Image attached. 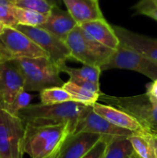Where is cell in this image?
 <instances>
[{
	"mask_svg": "<svg viewBox=\"0 0 157 158\" xmlns=\"http://www.w3.org/2000/svg\"><path fill=\"white\" fill-rule=\"evenodd\" d=\"M71 134L73 130L68 123L51 126L25 124L24 153L30 158H52L60 152Z\"/></svg>",
	"mask_w": 157,
	"mask_h": 158,
	"instance_id": "6da1fadb",
	"label": "cell"
},
{
	"mask_svg": "<svg viewBox=\"0 0 157 158\" xmlns=\"http://www.w3.org/2000/svg\"><path fill=\"white\" fill-rule=\"evenodd\" d=\"M89 106L71 101L57 105H29L19 112L24 124L32 126H51L68 123L73 133L79 119Z\"/></svg>",
	"mask_w": 157,
	"mask_h": 158,
	"instance_id": "7a4b0ae2",
	"label": "cell"
},
{
	"mask_svg": "<svg viewBox=\"0 0 157 158\" xmlns=\"http://www.w3.org/2000/svg\"><path fill=\"white\" fill-rule=\"evenodd\" d=\"M20 72L24 79L25 92H39L62 87L64 81L60 78L59 68L49 57L20 58L9 61Z\"/></svg>",
	"mask_w": 157,
	"mask_h": 158,
	"instance_id": "3957f363",
	"label": "cell"
},
{
	"mask_svg": "<svg viewBox=\"0 0 157 158\" xmlns=\"http://www.w3.org/2000/svg\"><path fill=\"white\" fill-rule=\"evenodd\" d=\"M99 99L106 105L130 114L140 121L151 136L157 137V104L152 103L145 94L133 96H114L101 93Z\"/></svg>",
	"mask_w": 157,
	"mask_h": 158,
	"instance_id": "277c9868",
	"label": "cell"
},
{
	"mask_svg": "<svg viewBox=\"0 0 157 158\" xmlns=\"http://www.w3.org/2000/svg\"><path fill=\"white\" fill-rule=\"evenodd\" d=\"M36 57L49 56L23 32L15 28L6 27L0 34V61Z\"/></svg>",
	"mask_w": 157,
	"mask_h": 158,
	"instance_id": "5b68a950",
	"label": "cell"
},
{
	"mask_svg": "<svg viewBox=\"0 0 157 158\" xmlns=\"http://www.w3.org/2000/svg\"><path fill=\"white\" fill-rule=\"evenodd\" d=\"M24 137L23 120L0 109V158H23Z\"/></svg>",
	"mask_w": 157,
	"mask_h": 158,
	"instance_id": "8992f818",
	"label": "cell"
},
{
	"mask_svg": "<svg viewBox=\"0 0 157 158\" xmlns=\"http://www.w3.org/2000/svg\"><path fill=\"white\" fill-rule=\"evenodd\" d=\"M25 92L24 79L9 61H0V109L19 116L17 102Z\"/></svg>",
	"mask_w": 157,
	"mask_h": 158,
	"instance_id": "52a82bcc",
	"label": "cell"
},
{
	"mask_svg": "<svg viewBox=\"0 0 157 158\" xmlns=\"http://www.w3.org/2000/svg\"><path fill=\"white\" fill-rule=\"evenodd\" d=\"M114 69L136 71L148 77L153 81L157 80V61L122 44L119 45L101 69L103 71Z\"/></svg>",
	"mask_w": 157,
	"mask_h": 158,
	"instance_id": "ba28073f",
	"label": "cell"
},
{
	"mask_svg": "<svg viewBox=\"0 0 157 158\" xmlns=\"http://www.w3.org/2000/svg\"><path fill=\"white\" fill-rule=\"evenodd\" d=\"M30 37L38 46L47 53L50 59L59 68L60 71L67 66L66 62L71 59L70 50L64 40L41 27L17 25L15 28Z\"/></svg>",
	"mask_w": 157,
	"mask_h": 158,
	"instance_id": "9c48e42d",
	"label": "cell"
},
{
	"mask_svg": "<svg viewBox=\"0 0 157 158\" xmlns=\"http://www.w3.org/2000/svg\"><path fill=\"white\" fill-rule=\"evenodd\" d=\"M80 132H92L100 134L102 136L123 138H130L134 134V132L119 128L112 124L100 115L96 114L93 109V106H89L85 112L82 114L78 121L73 134H77Z\"/></svg>",
	"mask_w": 157,
	"mask_h": 158,
	"instance_id": "30bf717a",
	"label": "cell"
},
{
	"mask_svg": "<svg viewBox=\"0 0 157 158\" xmlns=\"http://www.w3.org/2000/svg\"><path fill=\"white\" fill-rule=\"evenodd\" d=\"M112 26L120 44L157 61V39L139 34L120 26Z\"/></svg>",
	"mask_w": 157,
	"mask_h": 158,
	"instance_id": "8fae6325",
	"label": "cell"
},
{
	"mask_svg": "<svg viewBox=\"0 0 157 158\" xmlns=\"http://www.w3.org/2000/svg\"><path fill=\"white\" fill-rule=\"evenodd\" d=\"M93 109L96 114L100 115L101 117L119 128L129 130L134 133L142 135H150L136 118L122 109L100 103H95L93 106Z\"/></svg>",
	"mask_w": 157,
	"mask_h": 158,
	"instance_id": "7c38bea8",
	"label": "cell"
},
{
	"mask_svg": "<svg viewBox=\"0 0 157 158\" xmlns=\"http://www.w3.org/2000/svg\"><path fill=\"white\" fill-rule=\"evenodd\" d=\"M102 137L100 134L92 132L71 134L63 144L59 158H82Z\"/></svg>",
	"mask_w": 157,
	"mask_h": 158,
	"instance_id": "4fadbf2b",
	"label": "cell"
},
{
	"mask_svg": "<svg viewBox=\"0 0 157 158\" xmlns=\"http://www.w3.org/2000/svg\"><path fill=\"white\" fill-rule=\"evenodd\" d=\"M65 43L70 50L71 59H75L83 65L101 68L98 60L90 50L84 35V31L80 25H77L68 34Z\"/></svg>",
	"mask_w": 157,
	"mask_h": 158,
	"instance_id": "5bb4252c",
	"label": "cell"
},
{
	"mask_svg": "<svg viewBox=\"0 0 157 158\" xmlns=\"http://www.w3.org/2000/svg\"><path fill=\"white\" fill-rule=\"evenodd\" d=\"M62 2L78 25L105 19L99 0H62Z\"/></svg>",
	"mask_w": 157,
	"mask_h": 158,
	"instance_id": "9a60e30c",
	"label": "cell"
},
{
	"mask_svg": "<svg viewBox=\"0 0 157 158\" xmlns=\"http://www.w3.org/2000/svg\"><path fill=\"white\" fill-rule=\"evenodd\" d=\"M78 25L69 12L59 6H54L47 16L46 21L40 27L65 41L68 34Z\"/></svg>",
	"mask_w": 157,
	"mask_h": 158,
	"instance_id": "2e32d148",
	"label": "cell"
},
{
	"mask_svg": "<svg viewBox=\"0 0 157 158\" xmlns=\"http://www.w3.org/2000/svg\"><path fill=\"white\" fill-rule=\"evenodd\" d=\"M80 26L84 31H86L93 39H94L98 43L113 50H117L119 47V39L118 38L113 29V26L110 25L105 19L89 21Z\"/></svg>",
	"mask_w": 157,
	"mask_h": 158,
	"instance_id": "e0dca14e",
	"label": "cell"
},
{
	"mask_svg": "<svg viewBox=\"0 0 157 158\" xmlns=\"http://www.w3.org/2000/svg\"><path fill=\"white\" fill-rule=\"evenodd\" d=\"M65 90H67L75 102L86 105V106H93L100 98L101 93H94L90 90H87L83 87L77 85L76 83L68 81L62 86Z\"/></svg>",
	"mask_w": 157,
	"mask_h": 158,
	"instance_id": "ac0fdd59",
	"label": "cell"
},
{
	"mask_svg": "<svg viewBox=\"0 0 157 158\" xmlns=\"http://www.w3.org/2000/svg\"><path fill=\"white\" fill-rule=\"evenodd\" d=\"M134 154L129 138L114 137L109 142L104 158H128Z\"/></svg>",
	"mask_w": 157,
	"mask_h": 158,
	"instance_id": "d6986e66",
	"label": "cell"
},
{
	"mask_svg": "<svg viewBox=\"0 0 157 158\" xmlns=\"http://www.w3.org/2000/svg\"><path fill=\"white\" fill-rule=\"evenodd\" d=\"M129 139L131 143L134 153L139 157L156 158L151 135H142L134 133Z\"/></svg>",
	"mask_w": 157,
	"mask_h": 158,
	"instance_id": "ffe728a7",
	"label": "cell"
},
{
	"mask_svg": "<svg viewBox=\"0 0 157 158\" xmlns=\"http://www.w3.org/2000/svg\"><path fill=\"white\" fill-rule=\"evenodd\" d=\"M61 72L67 73L69 78H79L85 81H92L96 84H100V75L102 72L101 68L94 67V66H89V65H83L81 68H70L68 66H65Z\"/></svg>",
	"mask_w": 157,
	"mask_h": 158,
	"instance_id": "44dd1931",
	"label": "cell"
},
{
	"mask_svg": "<svg viewBox=\"0 0 157 158\" xmlns=\"http://www.w3.org/2000/svg\"><path fill=\"white\" fill-rule=\"evenodd\" d=\"M47 16L48 15L42 14L34 10L18 6L15 7V17L18 21V25L19 24L31 27H40L46 21Z\"/></svg>",
	"mask_w": 157,
	"mask_h": 158,
	"instance_id": "7402d4cb",
	"label": "cell"
},
{
	"mask_svg": "<svg viewBox=\"0 0 157 158\" xmlns=\"http://www.w3.org/2000/svg\"><path fill=\"white\" fill-rule=\"evenodd\" d=\"M40 100L43 105H57L74 101L71 94L63 87H52L42 91Z\"/></svg>",
	"mask_w": 157,
	"mask_h": 158,
	"instance_id": "603a6c76",
	"label": "cell"
},
{
	"mask_svg": "<svg viewBox=\"0 0 157 158\" xmlns=\"http://www.w3.org/2000/svg\"><path fill=\"white\" fill-rule=\"evenodd\" d=\"M15 7V0H0V20L6 27L16 28L18 25Z\"/></svg>",
	"mask_w": 157,
	"mask_h": 158,
	"instance_id": "cb8c5ba5",
	"label": "cell"
},
{
	"mask_svg": "<svg viewBox=\"0 0 157 158\" xmlns=\"http://www.w3.org/2000/svg\"><path fill=\"white\" fill-rule=\"evenodd\" d=\"M15 5L18 7L26 8L48 15L54 5L48 0H15Z\"/></svg>",
	"mask_w": 157,
	"mask_h": 158,
	"instance_id": "d4e9b609",
	"label": "cell"
},
{
	"mask_svg": "<svg viewBox=\"0 0 157 158\" xmlns=\"http://www.w3.org/2000/svg\"><path fill=\"white\" fill-rule=\"evenodd\" d=\"M133 8L137 13L148 16L157 21V5L155 0H140Z\"/></svg>",
	"mask_w": 157,
	"mask_h": 158,
	"instance_id": "484cf974",
	"label": "cell"
},
{
	"mask_svg": "<svg viewBox=\"0 0 157 158\" xmlns=\"http://www.w3.org/2000/svg\"><path fill=\"white\" fill-rule=\"evenodd\" d=\"M114 137L103 136L102 139L83 156L82 158H104L106 149L108 147L109 142Z\"/></svg>",
	"mask_w": 157,
	"mask_h": 158,
	"instance_id": "4316f807",
	"label": "cell"
},
{
	"mask_svg": "<svg viewBox=\"0 0 157 158\" xmlns=\"http://www.w3.org/2000/svg\"><path fill=\"white\" fill-rule=\"evenodd\" d=\"M70 81L76 83L77 85L81 86V87H83L87 90H90L92 92H94V93H101L100 92V84H96V83H93L92 81H85V80H82V79H79V78H69Z\"/></svg>",
	"mask_w": 157,
	"mask_h": 158,
	"instance_id": "83f0119b",
	"label": "cell"
},
{
	"mask_svg": "<svg viewBox=\"0 0 157 158\" xmlns=\"http://www.w3.org/2000/svg\"><path fill=\"white\" fill-rule=\"evenodd\" d=\"M145 94L148 96L152 103L157 104V80L154 81L147 86V91Z\"/></svg>",
	"mask_w": 157,
	"mask_h": 158,
	"instance_id": "f1b7e54d",
	"label": "cell"
},
{
	"mask_svg": "<svg viewBox=\"0 0 157 158\" xmlns=\"http://www.w3.org/2000/svg\"><path fill=\"white\" fill-rule=\"evenodd\" d=\"M152 142H153L154 149H155V155H156V158H157V138L156 137H153V136H152Z\"/></svg>",
	"mask_w": 157,
	"mask_h": 158,
	"instance_id": "f546056e",
	"label": "cell"
},
{
	"mask_svg": "<svg viewBox=\"0 0 157 158\" xmlns=\"http://www.w3.org/2000/svg\"><path fill=\"white\" fill-rule=\"evenodd\" d=\"M50 3H52L54 6H59V3H60V1H62V0H48Z\"/></svg>",
	"mask_w": 157,
	"mask_h": 158,
	"instance_id": "4dcf8cb0",
	"label": "cell"
},
{
	"mask_svg": "<svg viewBox=\"0 0 157 158\" xmlns=\"http://www.w3.org/2000/svg\"><path fill=\"white\" fill-rule=\"evenodd\" d=\"M5 29H6V26L3 24V22L0 20V34H2L3 33V31H5Z\"/></svg>",
	"mask_w": 157,
	"mask_h": 158,
	"instance_id": "1f68e13d",
	"label": "cell"
},
{
	"mask_svg": "<svg viewBox=\"0 0 157 158\" xmlns=\"http://www.w3.org/2000/svg\"><path fill=\"white\" fill-rule=\"evenodd\" d=\"M128 158H140V157H139V156H137V155H136V154L134 153L133 155H131V156H130V157H128Z\"/></svg>",
	"mask_w": 157,
	"mask_h": 158,
	"instance_id": "d6a6232c",
	"label": "cell"
},
{
	"mask_svg": "<svg viewBox=\"0 0 157 158\" xmlns=\"http://www.w3.org/2000/svg\"><path fill=\"white\" fill-rule=\"evenodd\" d=\"M60 151H61V150H60ZM59 154H60V152H59V153H58L57 155H56L55 156H53L52 158H59Z\"/></svg>",
	"mask_w": 157,
	"mask_h": 158,
	"instance_id": "836d02e7",
	"label": "cell"
},
{
	"mask_svg": "<svg viewBox=\"0 0 157 158\" xmlns=\"http://www.w3.org/2000/svg\"><path fill=\"white\" fill-rule=\"evenodd\" d=\"M155 3H156V5H157V0H155Z\"/></svg>",
	"mask_w": 157,
	"mask_h": 158,
	"instance_id": "e575fe53",
	"label": "cell"
},
{
	"mask_svg": "<svg viewBox=\"0 0 157 158\" xmlns=\"http://www.w3.org/2000/svg\"><path fill=\"white\" fill-rule=\"evenodd\" d=\"M156 138H157V137H156Z\"/></svg>",
	"mask_w": 157,
	"mask_h": 158,
	"instance_id": "d590c367",
	"label": "cell"
}]
</instances>
